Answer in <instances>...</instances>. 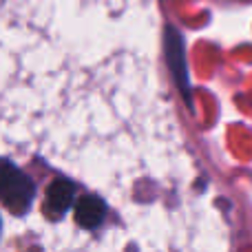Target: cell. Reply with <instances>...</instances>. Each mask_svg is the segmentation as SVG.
Instances as JSON below:
<instances>
[{
    "label": "cell",
    "mask_w": 252,
    "mask_h": 252,
    "mask_svg": "<svg viewBox=\"0 0 252 252\" xmlns=\"http://www.w3.org/2000/svg\"><path fill=\"white\" fill-rule=\"evenodd\" d=\"M33 182L25 173L9 161H0V199L11 213H25L33 199Z\"/></svg>",
    "instance_id": "obj_1"
},
{
    "label": "cell",
    "mask_w": 252,
    "mask_h": 252,
    "mask_svg": "<svg viewBox=\"0 0 252 252\" xmlns=\"http://www.w3.org/2000/svg\"><path fill=\"white\" fill-rule=\"evenodd\" d=\"M166 56H168V62H170V66H173V73H175V80H177L179 89H182V93L186 95V100L190 102V87H188L186 62H184V44L175 29H168V33H166Z\"/></svg>",
    "instance_id": "obj_2"
},
{
    "label": "cell",
    "mask_w": 252,
    "mask_h": 252,
    "mask_svg": "<svg viewBox=\"0 0 252 252\" xmlns=\"http://www.w3.org/2000/svg\"><path fill=\"white\" fill-rule=\"evenodd\" d=\"M73 195H75L73 184L66 182V179H56L47 190V204H44L47 206V213H51L53 217L62 215L71 206Z\"/></svg>",
    "instance_id": "obj_3"
},
{
    "label": "cell",
    "mask_w": 252,
    "mask_h": 252,
    "mask_svg": "<svg viewBox=\"0 0 252 252\" xmlns=\"http://www.w3.org/2000/svg\"><path fill=\"white\" fill-rule=\"evenodd\" d=\"M106 215V206L100 197L95 195H87L78 201V208H75V219L82 228H95L102 223Z\"/></svg>",
    "instance_id": "obj_4"
}]
</instances>
